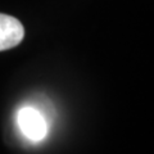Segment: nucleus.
Here are the masks:
<instances>
[{"label": "nucleus", "instance_id": "obj_2", "mask_svg": "<svg viewBox=\"0 0 154 154\" xmlns=\"http://www.w3.org/2000/svg\"><path fill=\"white\" fill-rule=\"evenodd\" d=\"M23 37L25 28L22 23L12 16L0 13V51L16 48Z\"/></svg>", "mask_w": 154, "mask_h": 154}, {"label": "nucleus", "instance_id": "obj_1", "mask_svg": "<svg viewBox=\"0 0 154 154\" xmlns=\"http://www.w3.org/2000/svg\"><path fill=\"white\" fill-rule=\"evenodd\" d=\"M18 125L22 132L31 140H41L48 132V125L42 114L35 108L26 107L18 113Z\"/></svg>", "mask_w": 154, "mask_h": 154}]
</instances>
